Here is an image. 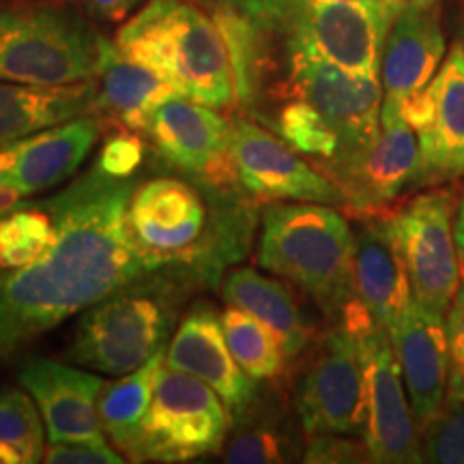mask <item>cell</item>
I'll use <instances>...</instances> for the list:
<instances>
[{
	"label": "cell",
	"instance_id": "cell-33",
	"mask_svg": "<svg viewBox=\"0 0 464 464\" xmlns=\"http://www.w3.org/2000/svg\"><path fill=\"white\" fill-rule=\"evenodd\" d=\"M147 142L138 131L119 127L110 133L95 164L114 179H133L147 160Z\"/></svg>",
	"mask_w": 464,
	"mask_h": 464
},
{
	"label": "cell",
	"instance_id": "cell-19",
	"mask_svg": "<svg viewBox=\"0 0 464 464\" xmlns=\"http://www.w3.org/2000/svg\"><path fill=\"white\" fill-rule=\"evenodd\" d=\"M390 338L421 432L440 413L448 398L450 348L445 316L426 310L413 299L390 329Z\"/></svg>",
	"mask_w": 464,
	"mask_h": 464
},
{
	"label": "cell",
	"instance_id": "cell-35",
	"mask_svg": "<svg viewBox=\"0 0 464 464\" xmlns=\"http://www.w3.org/2000/svg\"><path fill=\"white\" fill-rule=\"evenodd\" d=\"M305 462H370L368 445L362 437H346V434H318L305 439L304 450Z\"/></svg>",
	"mask_w": 464,
	"mask_h": 464
},
{
	"label": "cell",
	"instance_id": "cell-39",
	"mask_svg": "<svg viewBox=\"0 0 464 464\" xmlns=\"http://www.w3.org/2000/svg\"><path fill=\"white\" fill-rule=\"evenodd\" d=\"M454 237H456L458 256L464 260V198L460 200V207H458V213L454 219Z\"/></svg>",
	"mask_w": 464,
	"mask_h": 464
},
{
	"label": "cell",
	"instance_id": "cell-14",
	"mask_svg": "<svg viewBox=\"0 0 464 464\" xmlns=\"http://www.w3.org/2000/svg\"><path fill=\"white\" fill-rule=\"evenodd\" d=\"M396 15L398 11L382 0H305L290 56L310 50L348 72L381 75L382 52Z\"/></svg>",
	"mask_w": 464,
	"mask_h": 464
},
{
	"label": "cell",
	"instance_id": "cell-27",
	"mask_svg": "<svg viewBox=\"0 0 464 464\" xmlns=\"http://www.w3.org/2000/svg\"><path fill=\"white\" fill-rule=\"evenodd\" d=\"M164 359L166 346L140 368L121 374V379L106 382L100 400H97L103 434L119 450V454L125 456V460H140L144 421H147L155 381H158V372Z\"/></svg>",
	"mask_w": 464,
	"mask_h": 464
},
{
	"label": "cell",
	"instance_id": "cell-5",
	"mask_svg": "<svg viewBox=\"0 0 464 464\" xmlns=\"http://www.w3.org/2000/svg\"><path fill=\"white\" fill-rule=\"evenodd\" d=\"M114 44L179 95L208 108L237 110L228 50L216 22L194 0H149L119 28Z\"/></svg>",
	"mask_w": 464,
	"mask_h": 464
},
{
	"label": "cell",
	"instance_id": "cell-8",
	"mask_svg": "<svg viewBox=\"0 0 464 464\" xmlns=\"http://www.w3.org/2000/svg\"><path fill=\"white\" fill-rule=\"evenodd\" d=\"M232 432V415L205 381L161 363L155 381L140 460L189 462L224 451Z\"/></svg>",
	"mask_w": 464,
	"mask_h": 464
},
{
	"label": "cell",
	"instance_id": "cell-18",
	"mask_svg": "<svg viewBox=\"0 0 464 464\" xmlns=\"http://www.w3.org/2000/svg\"><path fill=\"white\" fill-rule=\"evenodd\" d=\"M17 382L31 393L44 417L48 443H103L97 400L106 381L56 359L28 357L17 368Z\"/></svg>",
	"mask_w": 464,
	"mask_h": 464
},
{
	"label": "cell",
	"instance_id": "cell-21",
	"mask_svg": "<svg viewBox=\"0 0 464 464\" xmlns=\"http://www.w3.org/2000/svg\"><path fill=\"white\" fill-rule=\"evenodd\" d=\"M445 45L440 5L398 11L381 63V114L396 112L398 103L406 95L430 84L445 61Z\"/></svg>",
	"mask_w": 464,
	"mask_h": 464
},
{
	"label": "cell",
	"instance_id": "cell-10",
	"mask_svg": "<svg viewBox=\"0 0 464 464\" xmlns=\"http://www.w3.org/2000/svg\"><path fill=\"white\" fill-rule=\"evenodd\" d=\"M382 218L406 266L413 299L426 310L448 316L460 286L454 191H423Z\"/></svg>",
	"mask_w": 464,
	"mask_h": 464
},
{
	"label": "cell",
	"instance_id": "cell-29",
	"mask_svg": "<svg viewBox=\"0 0 464 464\" xmlns=\"http://www.w3.org/2000/svg\"><path fill=\"white\" fill-rule=\"evenodd\" d=\"M222 327L232 357L254 381H276L286 372L288 357L280 340L258 318L237 305H226L222 312Z\"/></svg>",
	"mask_w": 464,
	"mask_h": 464
},
{
	"label": "cell",
	"instance_id": "cell-16",
	"mask_svg": "<svg viewBox=\"0 0 464 464\" xmlns=\"http://www.w3.org/2000/svg\"><path fill=\"white\" fill-rule=\"evenodd\" d=\"M316 166L338 185L348 208L376 216L415 189L420 142L398 114L381 116V130L365 147Z\"/></svg>",
	"mask_w": 464,
	"mask_h": 464
},
{
	"label": "cell",
	"instance_id": "cell-32",
	"mask_svg": "<svg viewBox=\"0 0 464 464\" xmlns=\"http://www.w3.org/2000/svg\"><path fill=\"white\" fill-rule=\"evenodd\" d=\"M423 462L464 464V400L445 398L443 409L421 430Z\"/></svg>",
	"mask_w": 464,
	"mask_h": 464
},
{
	"label": "cell",
	"instance_id": "cell-30",
	"mask_svg": "<svg viewBox=\"0 0 464 464\" xmlns=\"http://www.w3.org/2000/svg\"><path fill=\"white\" fill-rule=\"evenodd\" d=\"M45 423L31 393L0 387V464H34L45 458Z\"/></svg>",
	"mask_w": 464,
	"mask_h": 464
},
{
	"label": "cell",
	"instance_id": "cell-7",
	"mask_svg": "<svg viewBox=\"0 0 464 464\" xmlns=\"http://www.w3.org/2000/svg\"><path fill=\"white\" fill-rule=\"evenodd\" d=\"M103 34L78 9L63 3L0 5V80L31 86H67L92 80Z\"/></svg>",
	"mask_w": 464,
	"mask_h": 464
},
{
	"label": "cell",
	"instance_id": "cell-2",
	"mask_svg": "<svg viewBox=\"0 0 464 464\" xmlns=\"http://www.w3.org/2000/svg\"><path fill=\"white\" fill-rule=\"evenodd\" d=\"M127 224L150 269L181 266L202 286L216 288L226 269L252 249L258 200L241 183L218 185L170 172L136 183Z\"/></svg>",
	"mask_w": 464,
	"mask_h": 464
},
{
	"label": "cell",
	"instance_id": "cell-42",
	"mask_svg": "<svg viewBox=\"0 0 464 464\" xmlns=\"http://www.w3.org/2000/svg\"><path fill=\"white\" fill-rule=\"evenodd\" d=\"M54 3H63V0H54Z\"/></svg>",
	"mask_w": 464,
	"mask_h": 464
},
{
	"label": "cell",
	"instance_id": "cell-9",
	"mask_svg": "<svg viewBox=\"0 0 464 464\" xmlns=\"http://www.w3.org/2000/svg\"><path fill=\"white\" fill-rule=\"evenodd\" d=\"M301 432L365 437L368 379L357 335L335 323L316 340L295 390Z\"/></svg>",
	"mask_w": 464,
	"mask_h": 464
},
{
	"label": "cell",
	"instance_id": "cell-15",
	"mask_svg": "<svg viewBox=\"0 0 464 464\" xmlns=\"http://www.w3.org/2000/svg\"><path fill=\"white\" fill-rule=\"evenodd\" d=\"M353 334L362 346L368 379V428L363 440L368 445L370 462H423L421 432L411 409L390 334L376 321H370Z\"/></svg>",
	"mask_w": 464,
	"mask_h": 464
},
{
	"label": "cell",
	"instance_id": "cell-25",
	"mask_svg": "<svg viewBox=\"0 0 464 464\" xmlns=\"http://www.w3.org/2000/svg\"><path fill=\"white\" fill-rule=\"evenodd\" d=\"M84 114H100L95 80L67 86H31L0 80V147Z\"/></svg>",
	"mask_w": 464,
	"mask_h": 464
},
{
	"label": "cell",
	"instance_id": "cell-24",
	"mask_svg": "<svg viewBox=\"0 0 464 464\" xmlns=\"http://www.w3.org/2000/svg\"><path fill=\"white\" fill-rule=\"evenodd\" d=\"M92 80L97 84L100 116H106L108 125L138 133L147 130L150 116L161 103L179 95L170 82L125 56L108 37L103 39L100 67Z\"/></svg>",
	"mask_w": 464,
	"mask_h": 464
},
{
	"label": "cell",
	"instance_id": "cell-17",
	"mask_svg": "<svg viewBox=\"0 0 464 464\" xmlns=\"http://www.w3.org/2000/svg\"><path fill=\"white\" fill-rule=\"evenodd\" d=\"M166 365L205 381L228 406L232 423L249 409L260 392V382L241 370L226 342L222 314L207 301H196L185 312L170 344Z\"/></svg>",
	"mask_w": 464,
	"mask_h": 464
},
{
	"label": "cell",
	"instance_id": "cell-23",
	"mask_svg": "<svg viewBox=\"0 0 464 464\" xmlns=\"http://www.w3.org/2000/svg\"><path fill=\"white\" fill-rule=\"evenodd\" d=\"M353 269L359 299L370 316L390 334L413 304V290L382 216H365V222L357 228Z\"/></svg>",
	"mask_w": 464,
	"mask_h": 464
},
{
	"label": "cell",
	"instance_id": "cell-11",
	"mask_svg": "<svg viewBox=\"0 0 464 464\" xmlns=\"http://www.w3.org/2000/svg\"><path fill=\"white\" fill-rule=\"evenodd\" d=\"M293 97L314 106L338 131L342 150L335 160L365 147L381 130V75L348 72L316 52L299 50L290 56L284 86V102Z\"/></svg>",
	"mask_w": 464,
	"mask_h": 464
},
{
	"label": "cell",
	"instance_id": "cell-6",
	"mask_svg": "<svg viewBox=\"0 0 464 464\" xmlns=\"http://www.w3.org/2000/svg\"><path fill=\"white\" fill-rule=\"evenodd\" d=\"M216 22L235 75L237 110L269 127L284 102L290 45L305 0H194Z\"/></svg>",
	"mask_w": 464,
	"mask_h": 464
},
{
	"label": "cell",
	"instance_id": "cell-3",
	"mask_svg": "<svg viewBox=\"0 0 464 464\" xmlns=\"http://www.w3.org/2000/svg\"><path fill=\"white\" fill-rule=\"evenodd\" d=\"M258 266L299 288L329 323H342L359 295L355 232L332 205L271 202L260 216Z\"/></svg>",
	"mask_w": 464,
	"mask_h": 464
},
{
	"label": "cell",
	"instance_id": "cell-4",
	"mask_svg": "<svg viewBox=\"0 0 464 464\" xmlns=\"http://www.w3.org/2000/svg\"><path fill=\"white\" fill-rule=\"evenodd\" d=\"M198 277L164 266L121 286L82 312L67 359L103 374H127L168 346Z\"/></svg>",
	"mask_w": 464,
	"mask_h": 464
},
{
	"label": "cell",
	"instance_id": "cell-31",
	"mask_svg": "<svg viewBox=\"0 0 464 464\" xmlns=\"http://www.w3.org/2000/svg\"><path fill=\"white\" fill-rule=\"evenodd\" d=\"M269 130L297 153L314 160L312 164L332 161L342 150V140L334 125L314 106L297 97L286 100L276 110Z\"/></svg>",
	"mask_w": 464,
	"mask_h": 464
},
{
	"label": "cell",
	"instance_id": "cell-13",
	"mask_svg": "<svg viewBox=\"0 0 464 464\" xmlns=\"http://www.w3.org/2000/svg\"><path fill=\"white\" fill-rule=\"evenodd\" d=\"M232 158L243 189L258 202H318L346 207L338 185L249 116L232 119Z\"/></svg>",
	"mask_w": 464,
	"mask_h": 464
},
{
	"label": "cell",
	"instance_id": "cell-38",
	"mask_svg": "<svg viewBox=\"0 0 464 464\" xmlns=\"http://www.w3.org/2000/svg\"><path fill=\"white\" fill-rule=\"evenodd\" d=\"M14 155H15V142L9 144V147H0V211L22 200L20 191L7 181V172L11 164H14Z\"/></svg>",
	"mask_w": 464,
	"mask_h": 464
},
{
	"label": "cell",
	"instance_id": "cell-37",
	"mask_svg": "<svg viewBox=\"0 0 464 464\" xmlns=\"http://www.w3.org/2000/svg\"><path fill=\"white\" fill-rule=\"evenodd\" d=\"M142 0H82V7L92 20L106 24H121L133 11L140 7Z\"/></svg>",
	"mask_w": 464,
	"mask_h": 464
},
{
	"label": "cell",
	"instance_id": "cell-12",
	"mask_svg": "<svg viewBox=\"0 0 464 464\" xmlns=\"http://www.w3.org/2000/svg\"><path fill=\"white\" fill-rule=\"evenodd\" d=\"M142 133L166 170L207 183H241L232 158V119L216 108L177 95L155 110Z\"/></svg>",
	"mask_w": 464,
	"mask_h": 464
},
{
	"label": "cell",
	"instance_id": "cell-28",
	"mask_svg": "<svg viewBox=\"0 0 464 464\" xmlns=\"http://www.w3.org/2000/svg\"><path fill=\"white\" fill-rule=\"evenodd\" d=\"M295 456H304V450H299V439L290 430L284 404L276 402L274 396L260 387L256 400L232 423L224 462H293Z\"/></svg>",
	"mask_w": 464,
	"mask_h": 464
},
{
	"label": "cell",
	"instance_id": "cell-22",
	"mask_svg": "<svg viewBox=\"0 0 464 464\" xmlns=\"http://www.w3.org/2000/svg\"><path fill=\"white\" fill-rule=\"evenodd\" d=\"M106 123L100 114H84L31 133L15 142L7 181L20 191L22 198L69 181L95 149Z\"/></svg>",
	"mask_w": 464,
	"mask_h": 464
},
{
	"label": "cell",
	"instance_id": "cell-26",
	"mask_svg": "<svg viewBox=\"0 0 464 464\" xmlns=\"http://www.w3.org/2000/svg\"><path fill=\"white\" fill-rule=\"evenodd\" d=\"M222 299L226 305H237L258 318L280 340L288 359L301 357L314 344V327L295 295L254 266H237L224 276Z\"/></svg>",
	"mask_w": 464,
	"mask_h": 464
},
{
	"label": "cell",
	"instance_id": "cell-1",
	"mask_svg": "<svg viewBox=\"0 0 464 464\" xmlns=\"http://www.w3.org/2000/svg\"><path fill=\"white\" fill-rule=\"evenodd\" d=\"M133 188V179H114L95 164L52 196L54 232L48 247L0 282V363L153 271L127 224Z\"/></svg>",
	"mask_w": 464,
	"mask_h": 464
},
{
	"label": "cell",
	"instance_id": "cell-40",
	"mask_svg": "<svg viewBox=\"0 0 464 464\" xmlns=\"http://www.w3.org/2000/svg\"><path fill=\"white\" fill-rule=\"evenodd\" d=\"M382 3L392 5L396 11H402L406 7H432V5H440V0H382Z\"/></svg>",
	"mask_w": 464,
	"mask_h": 464
},
{
	"label": "cell",
	"instance_id": "cell-41",
	"mask_svg": "<svg viewBox=\"0 0 464 464\" xmlns=\"http://www.w3.org/2000/svg\"><path fill=\"white\" fill-rule=\"evenodd\" d=\"M460 39H462V42H464V31H462V34H460Z\"/></svg>",
	"mask_w": 464,
	"mask_h": 464
},
{
	"label": "cell",
	"instance_id": "cell-20",
	"mask_svg": "<svg viewBox=\"0 0 464 464\" xmlns=\"http://www.w3.org/2000/svg\"><path fill=\"white\" fill-rule=\"evenodd\" d=\"M432 112L415 133L420 168L415 188H430L464 177V42L451 45L430 80Z\"/></svg>",
	"mask_w": 464,
	"mask_h": 464
},
{
	"label": "cell",
	"instance_id": "cell-34",
	"mask_svg": "<svg viewBox=\"0 0 464 464\" xmlns=\"http://www.w3.org/2000/svg\"><path fill=\"white\" fill-rule=\"evenodd\" d=\"M445 329H448L450 348L448 398L464 400V280H460L456 297L445 316Z\"/></svg>",
	"mask_w": 464,
	"mask_h": 464
},
{
	"label": "cell",
	"instance_id": "cell-36",
	"mask_svg": "<svg viewBox=\"0 0 464 464\" xmlns=\"http://www.w3.org/2000/svg\"><path fill=\"white\" fill-rule=\"evenodd\" d=\"M44 462L48 464H121L125 458L119 450L103 443H86V440H58L48 443Z\"/></svg>",
	"mask_w": 464,
	"mask_h": 464
}]
</instances>
